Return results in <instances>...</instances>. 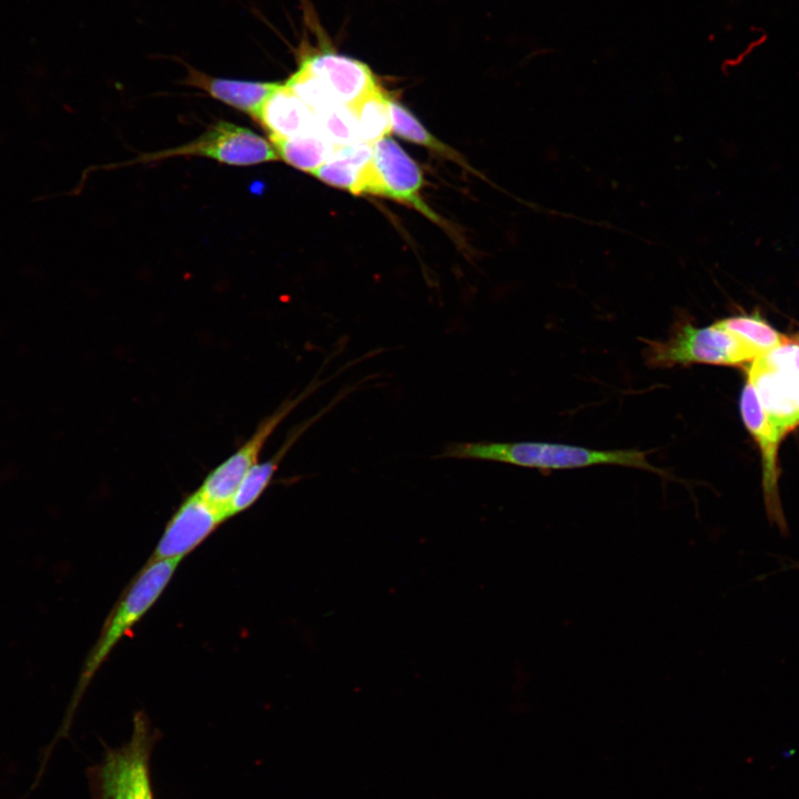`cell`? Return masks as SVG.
<instances>
[{
	"label": "cell",
	"instance_id": "cell-1",
	"mask_svg": "<svg viewBox=\"0 0 799 799\" xmlns=\"http://www.w3.org/2000/svg\"><path fill=\"white\" fill-rule=\"evenodd\" d=\"M180 560H151L130 580L112 609L101 631L89 650L59 729L58 737L68 735L75 711L95 674L112 650L128 633L145 616L171 581Z\"/></svg>",
	"mask_w": 799,
	"mask_h": 799
},
{
	"label": "cell",
	"instance_id": "cell-2",
	"mask_svg": "<svg viewBox=\"0 0 799 799\" xmlns=\"http://www.w3.org/2000/svg\"><path fill=\"white\" fill-rule=\"evenodd\" d=\"M442 458L479 459L537 469H569L593 465H618L641 468L665 476L666 473L638 449H593L543 442H463L449 443L437 456Z\"/></svg>",
	"mask_w": 799,
	"mask_h": 799
},
{
	"label": "cell",
	"instance_id": "cell-3",
	"mask_svg": "<svg viewBox=\"0 0 799 799\" xmlns=\"http://www.w3.org/2000/svg\"><path fill=\"white\" fill-rule=\"evenodd\" d=\"M132 724L130 739L104 747L101 761L90 767L91 799H154L150 760L160 734L144 710L134 712Z\"/></svg>",
	"mask_w": 799,
	"mask_h": 799
},
{
	"label": "cell",
	"instance_id": "cell-4",
	"mask_svg": "<svg viewBox=\"0 0 799 799\" xmlns=\"http://www.w3.org/2000/svg\"><path fill=\"white\" fill-rule=\"evenodd\" d=\"M646 362L657 367L689 364L741 365L762 356L737 334L716 323L707 327L682 323L667 341H646Z\"/></svg>",
	"mask_w": 799,
	"mask_h": 799
},
{
	"label": "cell",
	"instance_id": "cell-5",
	"mask_svg": "<svg viewBox=\"0 0 799 799\" xmlns=\"http://www.w3.org/2000/svg\"><path fill=\"white\" fill-rule=\"evenodd\" d=\"M325 381L315 378L299 395L285 400L272 414L264 417L246 442L204 477L196 489L201 496L224 510L229 517V506L249 471L259 463L266 441L286 416Z\"/></svg>",
	"mask_w": 799,
	"mask_h": 799
},
{
	"label": "cell",
	"instance_id": "cell-6",
	"mask_svg": "<svg viewBox=\"0 0 799 799\" xmlns=\"http://www.w3.org/2000/svg\"><path fill=\"white\" fill-rule=\"evenodd\" d=\"M423 174L416 162L392 138L372 144V159L364 170L360 194L386 196L414 206L439 223L421 198Z\"/></svg>",
	"mask_w": 799,
	"mask_h": 799
},
{
	"label": "cell",
	"instance_id": "cell-7",
	"mask_svg": "<svg viewBox=\"0 0 799 799\" xmlns=\"http://www.w3.org/2000/svg\"><path fill=\"white\" fill-rule=\"evenodd\" d=\"M195 155L230 165H253L280 159L274 146L254 131L226 121L211 125L195 140L164 151L144 154L139 161Z\"/></svg>",
	"mask_w": 799,
	"mask_h": 799
},
{
	"label": "cell",
	"instance_id": "cell-8",
	"mask_svg": "<svg viewBox=\"0 0 799 799\" xmlns=\"http://www.w3.org/2000/svg\"><path fill=\"white\" fill-rule=\"evenodd\" d=\"M227 519L224 510L194 490L169 518L149 559L181 562Z\"/></svg>",
	"mask_w": 799,
	"mask_h": 799
},
{
	"label": "cell",
	"instance_id": "cell-9",
	"mask_svg": "<svg viewBox=\"0 0 799 799\" xmlns=\"http://www.w3.org/2000/svg\"><path fill=\"white\" fill-rule=\"evenodd\" d=\"M747 381L782 436L799 425V368L766 354L751 362Z\"/></svg>",
	"mask_w": 799,
	"mask_h": 799
},
{
	"label": "cell",
	"instance_id": "cell-10",
	"mask_svg": "<svg viewBox=\"0 0 799 799\" xmlns=\"http://www.w3.org/2000/svg\"><path fill=\"white\" fill-rule=\"evenodd\" d=\"M740 413L747 429L761 449L763 467L762 484L768 516L772 524L778 525L781 530H785L786 522L781 510L777 485V452L779 442L783 436L766 413L754 387L748 381L740 396Z\"/></svg>",
	"mask_w": 799,
	"mask_h": 799
},
{
	"label": "cell",
	"instance_id": "cell-11",
	"mask_svg": "<svg viewBox=\"0 0 799 799\" xmlns=\"http://www.w3.org/2000/svg\"><path fill=\"white\" fill-rule=\"evenodd\" d=\"M300 68L318 78L337 102L350 108L378 88L367 64L330 50L305 55Z\"/></svg>",
	"mask_w": 799,
	"mask_h": 799
},
{
	"label": "cell",
	"instance_id": "cell-12",
	"mask_svg": "<svg viewBox=\"0 0 799 799\" xmlns=\"http://www.w3.org/2000/svg\"><path fill=\"white\" fill-rule=\"evenodd\" d=\"M184 83L204 91L211 98L249 114L260 123L263 110L281 82L250 81L209 75L190 65Z\"/></svg>",
	"mask_w": 799,
	"mask_h": 799
},
{
	"label": "cell",
	"instance_id": "cell-13",
	"mask_svg": "<svg viewBox=\"0 0 799 799\" xmlns=\"http://www.w3.org/2000/svg\"><path fill=\"white\" fill-rule=\"evenodd\" d=\"M355 388L356 385L342 390L325 407L318 411L315 415L296 425L287 434L282 446L272 457L265 462H259L251 468V471H249L229 506L227 513L230 518L243 513L257 502L271 484L281 462L300 436H302V434L305 433L314 423H316L324 414H326Z\"/></svg>",
	"mask_w": 799,
	"mask_h": 799
},
{
	"label": "cell",
	"instance_id": "cell-14",
	"mask_svg": "<svg viewBox=\"0 0 799 799\" xmlns=\"http://www.w3.org/2000/svg\"><path fill=\"white\" fill-rule=\"evenodd\" d=\"M260 124L272 138H292L317 132L314 111L286 85L271 97L264 107Z\"/></svg>",
	"mask_w": 799,
	"mask_h": 799
},
{
	"label": "cell",
	"instance_id": "cell-15",
	"mask_svg": "<svg viewBox=\"0 0 799 799\" xmlns=\"http://www.w3.org/2000/svg\"><path fill=\"white\" fill-rule=\"evenodd\" d=\"M371 159L372 144L356 142L335 146L332 156L313 175L326 184L358 195L363 173Z\"/></svg>",
	"mask_w": 799,
	"mask_h": 799
},
{
	"label": "cell",
	"instance_id": "cell-16",
	"mask_svg": "<svg viewBox=\"0 0 799 799\" xmlns=\"http://www.w3.org/2000/svg\"><path fill=\"white\" fill-rule=\"evenodd\" d=\"M270 141L280 159L312 174L332 156L335 149L318 131L292 138H272Z\"/></svg>",
	"mask_w": 799,
	"mask_h": 799
},
{
	"label": "cell",
	"instance_id": "cell-17",
	"mask_svg": "<svg viewBox=\"0 0 799 799\" xmlns=\"http://www.w3.org/2000/svg\"><path fill=\"white\" fill-rule=\"evenodd\" d=\"M388 99L378 87L351 107L361 142L373 144L392 131Z\"/></svg>",
	"mask_w": 799,
	"mask_h": 799
},
{
	"label": "cell",
	"instance_id": "cell-18",
	"mask_svg": "<svg viewBox=\"0 0 799 799\" xmlns=\"http://www.w3.org/2000/svg\"><path fill=\"white\" fill-rule=\"evenodd\" d=\"M756 348L762 356L791 342L790 337L777 332L757 315H738L716 322Z\"/></svg>",
	"mask_w": 799,
	"mask_h": 799
},
{
	"label": "cell",
	"instance_id": "cell-19",
	"mask_svg": "<svg viewBox=\"0 0 799 799\" xmlns=\"http://www.w3.org/2000/svg\"><path fill=\"white\" fill-rule=\"evenodd\" d=\"M388 109L391 128L394 133L413 143L426 146L459 164H464L459 154L431 134L414 114L401 103L390 98Z\"/></svg>",
	"mask_w": 799,
	"mask_h": 799
},
{
	"label": "cell",
	"instance_id": "cell-20",
	"mask_svg": "<svg viewBox=\"0 0 799 799\" xmlns=\"http://www.w3.org/2000/svg\"><path fill=\"white\" fill-rule=\"evenodd\" d=\"M315 117L318 132L334 146L361 142L350 107L334 102L315 112Z\"/></svg>",
	"mask_w": 799,
	"mask_h": 799
},
{
	"label": "cell",
	"instance_id": "cell-21",
	"mask_svg": "<svg viewBox=\"0 0 799 799\" xmlns=\"http://www.w3.org/2000/svg\"><path fill=\"white\" fill-rule=\"evenodd\" d=\"M792 342L799 344V333L795 335L793 338H791Z\"/></svg>",
	"mask_w": 799,
	"mask_h": 799
}]
</instances>
